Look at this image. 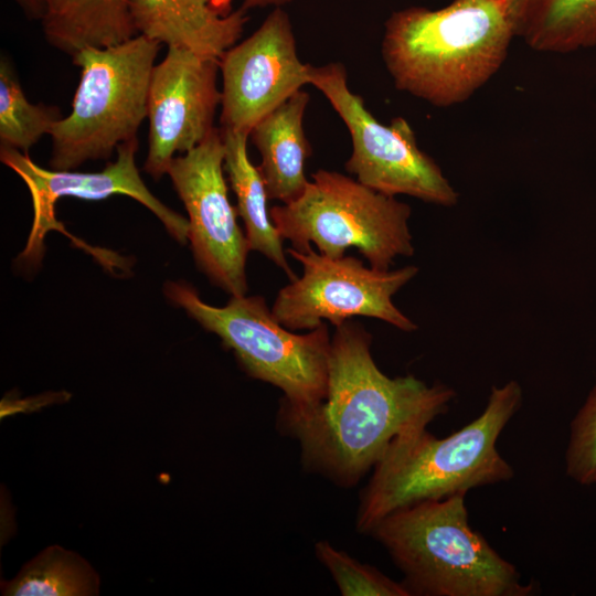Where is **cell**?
Returning a JSON list of instances; mask_svg holds the SVG:
<instances>
[{
	"label": "cell",
	"mask_w": 596,
	"mask_h": 596,
	"mask_svg": "<svg viewBox=\"0 0 596 596\" xmlns=\"http://www.w3.org/2000/svg\"><path fill=\"white\" fill-rule=\"evenodd\" d=\"M372 336L344 321L331 338L327 397L306 413L278 409L279 433L296 439L307 471L354 487L398 435L427 427L456 393L413 375L389 377L371 354Z\"/></svg>",
	"instance_id": "cell-1"
},
{
	"label": "cell",
	"mask_w": 596,
	"mask_h": 596,
	"mask_svg": "<svg viewBox=\"0 0 596 596\" xmlns=\"http://www.w3.org/2000/svg\"><path fill=\"white\" fill-rule=\"evenodd\" d=\"M505 0L409 7L384 23L382 56L397 89L437 107L469 99L504 63L514 38Z\"/></svg>",
	"instance_id": "cell-2"
},
{
	"label": "cell",
	"mask_w": 596,
	"mask_h": 596,
	"mask_svg": "<svg viewBox=\"0 0 596 596\" xmlns=\"http://www.w3.org/2000/svg\"><path fill=\"white\" fill-rule=\"evenodd\" d=\"M521 402L520 384L509 381L492 386L480 416L450 436L436 438L422 427L394 438L361 492L358 531L369 534L398 509L511 479L497 440Z\"/></svg>",
	"instance_id": "cell-3"
},
{
	"label": "cell",
	"mask_w": 596,
	"mask_h": 596,
	"mask_svg": "<svg viewBox=\"0 0 596 596\" xmlns=\"http://www.w3.org/2000/svg\"><path fill=\"white\" fill-rule=\"evenodd\" d=\"M465 492L398 509L370 531L403 572L411 595L526 596L515 567L468 522Z\"/></svg>",
	"instance_id": "cell-4"
},
{
	"label": "cell",
	"mask_w": 596,
	"mask_h": 596,
	"mask_svg": "<svg viewBox=\"0 0 596 596\" xmlns=\"http://www.w3.org/2000/svg\"><path fill=\"white\" fill-rule=\"evenodd\" d=\"M163 294L215 333L249 376L281 390L280 411L306 413L327 397L331 337L324 323L297 334L274 318L262 296H232L215 307L183 280L166 281Z\"/></svg>",
	"instance_id": "cell-5"
},
{
	"label": "cell",
	"mask_w": 596,
	"mask_h": 596,
	"mask_svg": "<svg viewBox=\"0 0 596 596\" xmlns=\"http://www.w3.org/2000/svg\"><path fill=\"white\" fill-rule=\"evenodd\" d=\"M159 49V42L137 34L72 56L81 67V79L70 115L51 129V169L73 170L88 160L108 159L119 145L137 138L148 115L149 85Z\"/></svg>",
	"instance_id": "cell-6"
},
{
	"label": "cell",
	"mask_w": 596,
	"mask_h": 596,
	"mask_svg": "<svg viewBox=\"0 0 596 596\" xmlns=\"http://www.w3.org/2000/svg\"><path fill=\"white\" fill-rule=\"evenodd\" d=\"M269 213L280 237L298 252L313 243L320 254L340 258L355 247L381 270L395 257L414 254L409 205L337 171L312 173L298 199Z\"/></svg>",
	"instance_id": "cell-7"
},
{
	"label": "cell",
	"mask_w": 596,
	"mask_h": 596,
	"mask_svg": "<svg viewBox=\"0 0 596 596\" xmlns=\"http://www.w3.org/2000/svg\"><path fill=\"white\" fill-rule=\"evenodd\" d=\"M309 84L328 99L347 126L352 153L349 173L362 184L386 195L406 194L424 202L453 206L458 193L439 166L417 145L414 130L403 117L380 123L364 100L348 86L341 63L309 65Z\"/></svg>",
	"instance_id": "cell-8"
},
{
	"label": "cell",
	"mask_w": 596,
	"mask_h": 596,
	"mask_svg": "<svg viewBox=\"0 0 596 596\" xmlns=\"http://www.w3.org/2000/svg\"><path fill=\"white\" fill-rule=\"evenodd\" d=\"M287 253L301 264L302 275L283 287L273 304L272 313L285 328L313 330L322 319L339 327L356 316L376 318L407 332L417 328L392 301L416 276V266L381 270L365 267L353 256L331 258L312 247L306 252L289 247Z\"/></svg>",
	"instance_id": "cell-9"
},
{
	"label": "cell",
	"mask_w": 596,
	"mask_h": 596,
	"mask_svg": "<svg viewBox=\"0 0 596 596\" xmlns=\"http://www.w3.org/2000/svg\"><path fill=\"white\" fill-rule=\"evenodd\" d=\"M223 171L222 130L214 128L200 145L174 157L168 174L188 212V240L199 269L231 296H243L251 248Z\"/></svg>",
	"instance_id": "cell-10"
},
{
	"label": "cell",
	"mask_w": 596,
	"mask_h": 596,
	"mask_svg": "<svg viewBox=\"0 0 596 596\" xmlns=\"http://www.w3.org/2000/svg\"><path fill=\"white\" fill-rule=\"evenodd\" d=\"M138 146V138L119 145L116 160L99 172L44 169L28 153L0 147L1 162L22 179L32 200L31 231L18 259L24 265H38L44 254L46 234L52 230L65 233L55 217V203L63 196L92 201L104 200L114 194L130 196L150 210L168 233L184 245L189 235V221L160 202L146 187L136 166Z\"/></svg>",
	"instance_id": "cell-11"
},
{
	"label": "cell",
	"mask_w": 596,
	"mask_h": 596,
	"mask_svg": "<svg viewBox=\"0 0 596 596\" xmlns=\"http://www.w3.org/2000/svg\"><path fill=\"white\" fill-rule=\"evenodd\" d=\"M219 62L223 129L249 135L259 120L309 84L310 64L300 61L289 15L281 7Z\"/></svg>",
	"instance_id": "cell-12"
},
{
	"label": "cell",
	"mask_w": 596,
	"mask_h": 596,
	"mask_svg": "<svg viewBox=\"0 0 596 596\" xmlns=\"http://www.w3.org/2000/svg\"><path fill=\"white\" fill-rule=\"evenodd\" d=\"M219 60L168 47L155 65L148 93L149 147L143 170L155 180L168 174L175 153L200 145L215 128L222 102Z\"/></svg>",
	"instance_id": "cell-13"
},
{
	"label": "cell",
	"mask_w": 596,
	"mask_h": 596,
	"mask_svg": "<svg viewBox=\"0 0 596 596\" xmlns=\"http://www.w3.org/2000/svg\"><path fill=\"white\" fill-rule=\"evenodd\" d=\"M136 32L168 47L220 60L242 36L246 10L222 13L211 0H132Z\"/></svg>",
	"instance_id": "cell-14"
},
{
	"label": "cell",
	"mask_w": 596,
	"mask_h": 596,
	"mask_svg": "<svg viewBox=\"0 0 596 596\" xmlns=\"http://www.w3.org/2000/svg\"><path fill=\"white\" fill-rule=\"evenodd\" d=\"M308 103L309 94L298 91L259 120L249 134L260 155L257 168L268 199L283 204L298 199L309 183L305 164L311 147L302 126Z\"/></svg>",
	"instance_id": "cell-15"
},
{
	"label": "cell",
	"mask_w": 596,
	"mask_h": 596,
	"mask_svg": "<svg viewBox=\"0 0 596 596\" xmlns=\"http://www.w3.org/2000/svg\"><path fill=\"white\" fill-rule=\"evenodd\" d=\"M46 41L74 56L87 47H108L135 36L132 0H42Z\"/></svg>",
	"instance_id": "cell-16"
},
{
	"label": "cell",
	"mask_w": 596,
	"mask_h": 596,
	"mask_svg": "<svg viewBox=\"0 0 596 596\" xmlns=\"http://www.w3.org/2000/svg\"><path fill=\"white\" fill-rule=\"evenodd\" d=\"M515 36L544 53L596 46V0H505Z\"/></svg>",
	"instance_id": "cell-17"
},
{
	"label": "cell",
	"mask_w": 596,
	"mask_h": 596,
	"mask_svg": "<svg viewBox=\"0 0 596 596\" xmlns=\"http://www.w3.org/2000/svg\"><path fill=\"white\" fill-rule=\"evenodd\" d=\"M224 171L228 175L235 193L237 214L245 226V235L251 251L266 256L294 280L292 273L283 248V238L278 234L267 209V192L264 179L247 153L249 135L243 131L223 129Z\"/></svg>",
	"instance_id": "cell-18"
},
{
	"label": "cell",
	"mask_w": 596,
	"mask_h": 596,
	"mask_svg": "<svg viewBox=\"0 0 596 596\" xmlns=\"http://www.w3.org/2000/svg\"><path fill=\"white\" fill-rule=\"evenodd\" d=\"M98 590L99 577L88 562L58 545L43 550L1 586L6 596H89Z\"/></svg>",
	"instance_id": "cell-19"
},
{
	"label": "cell",
	"mask_w": 596,
	"mask_h": 596,
	"mask_svg": "<svg viewBox=\"0 0 596 596\" xmlns=\"http://www.w3.org/2000/svg\"><path fill=\"white\" fill-rule=\"evenodd\" d=\"M61 118L57 107L34 105L26 99L12 65L2 57L0 63L1 147L14 148L28 153L43 135H50L53 125Z\"/></svg>",
	"instance_id": "cell-20"
},
{
	"label": "cell",
	"mask_w": 596,
	"mask_h": 596,
	"mask_svg": "<svg viewBox=\"0 0 596 596\" xmlns=\"http://www.w3.org/2000/svg\"><path fill=\"white\" fill-rule=\"evenodd\" d=\"M315 553L343 596H411L403 583H396L377 568L362 564L326 540L315 544Z\"/></svg>",
	"instance_id": "cell-21"
},
{
	"label": "cell",
	"mask_w": 596,
	"mask_h": 596,
	"mask_svg": "<svg viewBox=\"0 0 596 596\" xmlns=\"http://www.w3.org/2000/svg\"><path fill=\"white\" fill-rule=\"evenodd\" d=\"M566 472L582 485L596 483V385L571 425Z\"/></svg>",
	"instance_id": "cell-22"
},
{
	"label": "cell",
	"mask_w": 596,
	"mask_h": 596,
	"mask_svg": "<svg viewBox=\"0 0 596 596\" xmlns=\"http://www.w3.org/2000/svg\"><path fill=\"white\" fill-rule=\"evenodd\" d=\"M68 398L70 394L66 392H50L23 400L6 396L1 401V418L20 412H33L50 404L65 402Z\"/></svg>",
	"instance_id": "cell-23"
},
{
	"label": "cell",
	"mask_w": 596,
	"mask_h": 596,
	"mask_svg": "<svg viewBox=\"0 0 596 596\" xmlns=\"http://www.w3.org/2000/svg\"><path fill=\"white\" fill-rule=\"evenodd\" d=\"M233 0H211V4L214 9L222 13L231 12V3ZM291 0H243L242 8L248 10L251 8L275 6L281 7Z\"/></svg>",
	"instance_id": "cell-24"
},
{
	"label": "cell",
	"mask_w": 596,
	"mask_h": 596,
	"mask_svg": "<svg viewBox=\"0 0 596 596\" xmlns=\"http://www.w3.org/2000/svg\"><path fill=\"white\" fill-rule=\"evenodd\" d=\"M25 12V14L34 20H42L44 15V4L42 0H14Z\"/></svg>",
	"instance_id": "cell-25"
}]
</instances>
